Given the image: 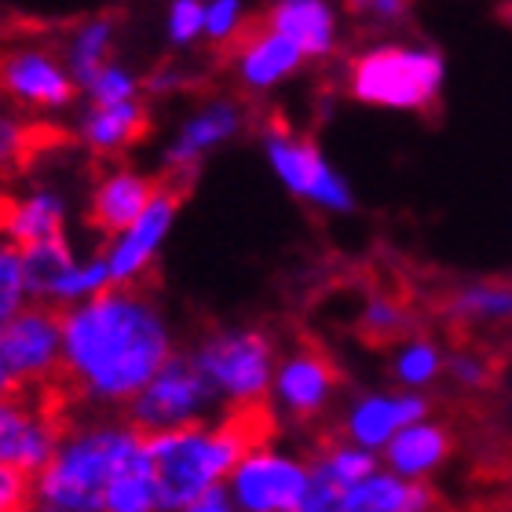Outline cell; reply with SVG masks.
<instances>
[{
  "label": "cell",
  "instance_id": "cell-1",
  "mask_svg": "<svg viewBox=\"0 0 512 512\" xmlns=\"http://www.w3.org/2000/svg\"><path fill=\"white\" fill-rule=\"evenodd\" d=\"M161 304L139 286H114L63 311V388L70 399L128 406L172 359Z\"/></svg>",
  "mask_w": 512,
  "mask_h": 512
},
{
  "label": "cell",
  "instance_id": "cell-2",
  "mask_svg": "<svg viewBox=\"0 0 512 512\" xmlns=\"http://www.w3.org/2000/svg\"><path fill=\"white\" fill-rule=\"evenodd\" d=\"M275 432V410L267 403L227 410L220 421L147 436L161 512H183L205 491L224 487L246 450L264 447Z\"/></svg>",
  "mask_w": 512,
  "mask_h": 512
},
{
  "label": "cell",
  "instance_id": "cell-3",
  "mask_svg": "<svg viewBox=\"0 0 512 512\" xmlns=\"http://www.w3.org/2000/svg\"><path fill=\"white\" fill-rule=\"evenodd\" d=\"M147 450V436L132 425L66 428L63 443L33 480L37 512H107L110 487Z\"/></svg>",
  "mask_w": 512,
  "mask_h": 512
},
{
  "label": "cell",
  "instance_id": "cell-4",
  "mask_svg": "<svg viewBox=\"0 0 512 512\" xmlns=\"http://www.w3.org/2000/svg\"><path fill=\"white\" fill-rule=\"evenodd\" d=\"M443 59L432 48L381 41L348 59L344 88L355 103L381 110H436L443 92Z\"/></svg>",
  "mask_w": 512,
  "mask_h": 512
},
{
  "label": "cell",
  "instance_id": "cell-5",
  "mask_svg": "<svg viewBox=\"0 0 512 512\" xmlns=\"http://www.w3.org/2000/svg\"><path fill=\"white\" fill-rule=\"evenodd\" d=\"M191 363L198 366V374L209 381V388L227 410H242V406L267 403L278 352L264 330L231 326V330H216L202 337L191 352Z\"/></svg>",
  "mask_w": 512,
  "mask_h": 512
},
{
  "label": "cell",
  "instance_id": "cell-6",
  "mask_svg": "<svg viewBox=\"0 0 512 512\" xmlns=\"http://www.w3.org/2000/svg\"><path fill=\"white\" fill-rule=\"evenodd\" d=\"M66 399L70 392L63 388V381L0 395V465L4 469L26 472L33 480L41 476L70 428Z\"/></svg>",
  "mask_w": 512,
  "mask_h": 512
},
{
  "label": "cell",
  "instance_id": "cell-7",
  "mask_svg": "<svg viewBox=\"0 0 512 512\" xmlns=\"http://www.w3.org/2000/svg\"><path fill=\"white\" fill-rule=\"evenodd\" d=\"M264 158L271 165V172L278 176V183L289 194H297L300 202L326 209V213H352L355 194L348 187L341 172L333 169L326 154L319 150V143L308 136H297L289 125L271 121L264 128Z\"/></svg>",
  "mask_w": 512,
  "mask_h": 512
},
{
  "label": "cell",
  "instance_id": "cell-8",
  "mask_svg": "<svg viewBox=\"0 0 512 512\" xmlns=\"http://www.w3.org/2000/svg\"><path fill=\"white\" fill-rule=\"evenodd\" d=\"M220 399L209 388L191 355H172L161 366L154 381L128 403V425L139 428L143 436H158V432H176V428L205 425V417L213 414Z\"/></svg>",
  "mask_w": 512,
  "mask_h": 512
},
{
  "label": "cell",
  "instance_id": "cell-9",
  "mask_svg": "<svg viewBox=\"0 0 512 512\" xmlns=\"http://www.w3.org/2000/svg\"><path fill=\"white\" fill-rule=\"evenodd\" d=\"M311 483V461L275 447H253L227 476V494L238 512H293Z\"/></svg>",
  "mask_w": 512,
  "mask_h": 512
},
{
  "label": "cell",
  "instance_id": "cell-10",
  "mask_svg": "<svg viewBox=\"0 0 512 512\" xmlns=\"http://www.w3.org/2000/svg\"><path fill=\"white\" fill-rule=\"evenodd\" d=\"M77 81L66 70L63 55L41 44H15L0 52V96L15 107L55 114L77 99Z\"/></svg>",
  "mask_w": 512,
  "mask_h": 512
},
{
  "label": "cell",
  "instance_id": "cell-11",
  "mask_svg": "<svg viewBox=\"0 0 512 512\" xmlns=\"http://www.w3.org/2000/svg\"><path fill=\"white\" fill-rule=\"evenodd\" d=\"M0 348L19 388H41L63 374V311L30 304L8 326H0Z\"/></svg>",
  "mask_w": 512,
  "mask_h": 512
},
{
  "label": "cell",
  "instance_id": "cell-12",
  "mask_svg": "<svg viewBox=\"0 0 512 512\" xmlns=\"http://www.w3.org/2000/svg\"><path fill=\"white\" fill-rule=\"evenodd\" d=\"M246 121H249L246 103H238L235 96L205 99L202 107L176 128L172 143L165 147V180L191 187L194 172L202 169V161L216 147H224L235 136H242Z\"/></svg>",
  "mask_w": 512,
  "mask_h": 512
},
{
  "label": "cell",
  "instance_id": "cell-13",
  "mask_svg": "<svg viewBox=\"0 0 512 512\" xmlns=\"http://www.w3.org/2000/svg\"><path fill=\"white\" fill-rule=\"evenodd\" d=\"M183 198H187V187L161 176V187H158V194H154V202H150L147 213L139 216L125 235L110 238L103 260H107V267H110L114 286H139V282L147 278V271L154 267V260H158L161 246H165V238H169L172 224H176V213H180Z\"/></svg>",
  "mask_w": 512,
  "mask_h": 512
},
{
  "label": "cell",
  "instance_id": "cell-14",
  "mask_svg": "<svg viewBox=\"0 0 512 512\" xmlns=\"http://www.w3.org/2000/svg\"><path fill=\"white\" fill-rule=\"evenodd\" d=\"M337 388H341V374L330 355L319 344H297L278 359L271 399L293 421H315L330 406Z\"/></svg>",
  "mask_w": 512,
  "mask_h": 512
},
{
  "label": "cell",
  "instance_id": "cell-15",
  "mask_svg": "<svg viewBox=\"0 0 512 512\" xmlns=\"http://www.w3.org/2000/svg\"><path fill=\"white\" fill-rule=\"evenodd\" d=\"M227 59H231V74H235L238 88L249 96H264L293 74H300V66L308 63L297 44L260 22L249 26L246 37L227 52Z\"/></svg>",
  "mask_w": 512,
  "mask_h": 512
},
{
  "label": "cell",
  "instance_id": "cell-16",
  "mask_svg": "<svg viewBox=\"0 0 512 512\" xmlns=\"http://www.w3.org/2000/svg\"><path fill=\"white\" fill-rule=\"evenodd\" d=\"M158 187H161V176H147V172L128 169V165H114V169H107L92 183V194H88V224L107 238L125 235L128 227L150 209Z\"/></svg>",
  "mask_w": 512,
  "mask_h": 512
},
{
  "label": "cell",
  "instance_id": "cell-17",
  "mask_svg": "<svg viewBox=\"0 0 512 512\" xmlns=\"http://www.w3.org/2000/svg\"><path fill=\"white\" fill-rule=\"evenodd\" d=\"M428 421V399L417 392H395V395H363L348 406L344 414V439L352 447H363L370 454L384 450L403 428Z\"/></svg>",
  "mask_w": 512,
  "mask_h": 512
},
{
  "label": "cell",
  "instance_id": "cell-18",
  "mask_svg": "<svg viewBox=\"0 0 512 512\" xmlns=\"http://www.w3.org/2000/svg\"><path fill=\"white\" fill-rule=\"evenodd\" d=\"M260 26L297 44L308 63L311 59H330L341 44L337 8L330 0H271V8L260 15Z\"/></svg>",
  "mask_w": 512,
  "mask_h": 512
},
{
  "label": "cell",
  "instance_id": "cell-19",
  "mask_svg": "<svg viewBox=\"0 0 512 512\" xmlns=\"http://www.w3.org/2000/svg\"><path fill=\"white\" fill-rule=\"evenodd\" d=\"M150 136V107L143 99L121 107H85L77 118V139L99 158H118L121 150L136 147Z\"/></svg>",
  "mask_w": 512,
  "mask_h": 512
},
{
  "label": "cell",
  "instance_id": "cell-20",
  "mask_svg": "<svg viewBox=\"0 0 512 512\" xmlns=\"http://www.w3.org/2000/svg\"><path fill=\"white\" fill-rule=\"evenodd\" d=\"M0 235L11 238L19 249L44 246L66 238V202L52 187H37L19 202H4L0 216Z\"/></svg>",
  "mask_w": 512,
  "mask_h": 512
},
{
  "label": "cell",
  "instance_id": "cell-21",
  "mask_svg": "<svg viewBox=\"0 0 512 512\" xmlns=\"http://www.w3.org/2000/svg\"><path fill=\"white\" fill-rule=\"evenodd\" d=\"M436 505L439 498L428 483L381 469L344 491V512H436Z\"/></svg>",
  "mask_w": 512,
  "mask_h": 512
},
{
  "label": "cell",
  "instance_id": "cell-22",
  "mask_svg": "<svg viewBox=\"0 0 512 512\" xmlns=\"http://www.w3.org/2000/svg\"><path fill=\"white\" fill-rule=\"evenodd\" d=\"M450 450H454V436L447 428L436 425V421H417L384 447V461H388V472H395V476L421 480V476H432L450 458Z\"/></svg>",
  "mask_w": 512,
  "mask_h": 512
},
{
  "label": "cell",
  "instance_id": "cell-23",
  "mask_svg": "<svg viewBox=\"0 0 512 512\" xmlns=\"http://www.w3.org/2000/svg\"><path fill=\"white\" fill-rule=\"evenodd\" d=\"M114 41H118V19L114 15H92V19H81L70 30L63 44V63L66 70L74 74L77 88L85 85L88 77L99 74L107 63H114Z\"/></svg>",
  "mask_w": 512,
  "mask_h": 512
},
{
  "label": "cell",
  "instance_id": "cell-24",
  "mask_svg": "<svg viewBox=\"0 0 512 512\" xmlns=\"http://www.w3.org/2000/svg\"><path fill=\"white\" fill-rule=\"evenodd\" d=\"M443 315L454 326H491L512 319V286L505 282H476L461 286L443 300Z\"/></svg>",
  "mask_w": 512,
  "mask_h": 512
},
{
  "label": "cell",
  "instance_id": "cell-25",
  "mask_svg": "<svg viewBox=\"0 0 512 512\" xmlns=\"http://www.w3.org/2000/svg\"><path fill=\"white\" fill-rule=\"evenodd\" d=\"M447 370V355L439 352L436 341L428 337H406L392 355V374L403 388H428L439 374Z\"/></svg>",
  "mask_w": 512,
  "mask_h": 512
},
{
  "label": "cell",
  "instance_id": "cell-26",
  "mask_svg": "<svg viewBox=\"0 0 512 512\" xmlns=\"http://www.w3.org/2000/svg\"><path fill=\"white\" fill-rule=\"evenodd\" d=\"M107 512H161L158 483H154V465H150L147 450H143V454L121 472L118 483L110 487Z\"/></svg>",
  "mask_w": 512,
  "mask_h": 512
},
{
  "label": "cell",
  "instance_id": "cell-27",
  "mask_svg": "<svg viewBox=\"0 0 512 512\" xmlns=\"http://www.w3.org/2000/svg\"><path fill=\"white\" fill-rule=\"evenodd\" d=\"M359 333L374 344H403L410 333H414V315L399 297H388V293H374V297L363 304V315H359Z\"/></svg>",
  "mask_w": 512,
  "mask_h": 512
},
{
  "label": "cell",
  "instance_id": "cell-28",
  "mask_svg": "<svg viewBox=\"0 0 512 512\" xmlns=\"http://www.w3.org/2000/svg\"><path fill=\"white\" fill-rule=\"evenodd\" d=\"M30 304L33 297H30V275H26V253L11 238L0 235V326H8Z\"/></svg>",
  "mask_w": 512,
  "mask_h": 512
},
{
  "label": "cell",
  "instance_id": "cell-29",
  "mask_svg": "<svg viewBox=\"0 0 512 512\" xmlns=\"http://www.w3.org/2000/svg\"><path fill=\"white\" fill-rule=\"evenodd\" d=\"M311 465H315L322 476H330L337 487L352 491L355 483H363L366 476L377 472V454H370V450H363V447H352V443L344 439V443H330L319 458H311Z\"/></svg>",
  "mask_w": 512,
  "mask_h": 512
},
{
  "label": "cell",
  "instance_id": "cell-30",
  "mask_svg": "<svg viewBox=\"0 0 512 512\" xmlns=\"http://www.w3.org/2000/svg\"><path fill=\"white\" fill-rule=\"evenodd\" d=\"M44 136L48 132L41 125L19 118L15 110H0V176L22 169L33 158V150L44 147Z\"/></svg>",
  "mask_w": 512,
  "mask_h": 512
},
{
  "label": "cell",
  "instance_id": "cell-31",
  "mask_svg": "<svg viewBox=\"0 0 512 512\" xmlns=\"http://www.w3.org/2000/svg\"><path fill=\"white\" fill-rule=\"evenodd\" d=\"M88 107H121V103H136L143 99V77L132 74L125 63H107L99 74H92L81 85Z\"/></svg>",
  "mask_w": 512,
  "mask_h": 512
},
{
  "label": "cell",
  "instance_id": "cell-32",
  "mask_svg": "<svg viewBox=\"0 0 512 512\" xmlns=\"http://www.w3.org/2000/svg\"><path fill=\"white\" fill-rule=\"evenodd\" d=\"M246 30V0H205V41L216 52H231Z\"/></svg>",
  "mask_w": 512,
  "mask_h": 512
},
{
  "label": "cell",
  "instance_id": "cell-33",
  "mask_svg": "<svg viewBox=\"0 0 512 512\" xmlns=\"http://www.w3.org/2000/svg\"><path fill=\"white\" fill-rule=\"evenodd\" d=\"M165 37L172 48L205 41V0H172L165 11Z\"/></svg>",
  "mask_w": 512,
  "mask_h": 512
},
{
  "label": "cell",
  "instance_id": "cell-34",
  "mask_svg": "<svg viewBox=\"0 0 512 512\" xmlns=\"http://www.w3.org/2000/svg\"><path fill=\"white\" fill-rule=\"evenodd\" d=\"M344 11L359 26L388 30V26H395V22H403L410 15V0H344Z\"/></svg>",
  "mask_w": 512,
  "mask_h": 512
},
{
  "label": "cell",
  "instance_id": "cell-35",
  "mask_svg": "<svg viewBox=\"0 0 512 512\" xmlns=\"http://www.w3.org/2000/svg\"><path fill=\"white\" fill-rule=\"evenodd\" d=\"M293 512H344V487L330 480V476H322L315 465H311V483L300 505Z\"/></svg>",
  "mask_w": 512,
  "mask_h": 512
},
{
  "label": "cell",
  "instance_id": "cell-36",
  "mask_svg": "<svg viewBox=\"0 0 512 512\" xmlns=\"http://www.w3.org/2000/svg\"><path fill=\"white\" fill-rule=\"evenodd\" d=\"M447 374L454 377L461 388H483V384L491 381V359H483L480 352L461 348V352L447 355Z\"/></svg>",
  "mask_w": 512,
  "mask_h": 512
},
{
  "label": "cell",
  "instance_id": "cell-37",
  "mask_svg": "<svg viewBox=\"0 0 512 512\" xmlns=\"http://www.w3.org/2000/svg\"><path fill=\"white\" fill-rule=\"evenodd\" d=\"M0 512H33V476L0 465Z\"/></svg>",
  "mask_w": 512,
  "mask_h": 512
},
{
  "label": "cell",
  "instance_id": "cell-38",
  "mask_svg": "<svg viewBox=\"0 0 512 512\" xmlns=\"http://www.w3.org/2000/svg\"><path fill=\"white\" fill-rule=\"evenodd\" d=\"M183 512H238V505L231 502L227 487H213V491H205L198 502H191Z\"/></svg>",
  "mask_w": 512,
  "mask_h": 512
},
{
  "label": "cell",
  "instance_id": "cell-39",
  "mask_svg": "<svg viewBox=\"0 0 512 512\" xmlns=\"http://www.w3.org/2000/svg\"><path fill=\"white\" fill-rule=\"evenodd\" d=\"M19 384H15V377H11V370H8V359H4V348H0V395L4 392H15Z\"/></svg>",
  "mask_w": 512,
  "mask_h": 512
},
{
  "label": "cell",
  "instance_id": "cell-40",
  "mask_svg": "<svg viewBox=\"0 0 512 512\" xmlns=\"http://www.w3.org/2000/svg\"><path fill=\"white\" fill-rule=\"evenodd\" d=\"M33 512H37V509H33Z\"/></svg>",
  "mask_w": 512,
  "mask_h": 512
}]
</instances>
